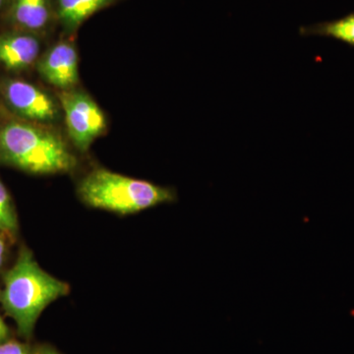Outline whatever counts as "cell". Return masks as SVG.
<instances>
[{
	"label": "cell",
	"mask_w": 354,
	"mask_h": 354,
	"mask_svg": "<svg viewBox=\"0 0 354 354\" xmlns=\"http://www.w3.org/2000/svg\"><path fill=\"white\" fill-rule=\"evenodd\" d=\"M68 292L69 286L44 272L31 251L23 247L4 277L0 301L7 315L15 321L18 334L29 339L41 312Z\"/></svg>",
	"instance_id": "6da1fadb"
},
{
	"label": "cell",
	"mask_w": 354,
	"mask_h": 354,
	"mask_svg": "<svg viewBox=\"0 0 354 354\" xmlns=\"http://www.w3.org/2000/svg\"><path fill=\"white\" fill-rule=\"evenodd\" d=\"M0 160L35 174L72 171L76 158L53 132L28 123H7L0 129Z\"/></svg>",
	"instance_id": "7a4b0ae2"
},
{
	"label": "cell",
	"mask_w": 354,
	"mask_h": 354,
	"mask_svg": "<svg viewBox=\"0 0 354 354\" xmlns=\"http://www.w3.org/2000/svg\"><path fill=\"white\" fill-rule=\"evenodd\" d=\"M88 206L127 215L177 200L176 189L99 169L88 174L78 187Z\"/></svg>",
	"instance_id": "3957f363"
},
{
	"label": "cell",
	"mask_w": 354,
	"mask_h": 354,
	"mask_svg": "<svg viewBox=\"0 0 354 354\" xmlns=\"http://www.w3.org/2000/svg\"><path fill=\"white\" fill-rule=\"evenodd\" d=\"M60 102L69 137L76 148L85 152L106 129L104 113L88 95L78 91H65Z\"/></svg>",
	"instance_id": "277c9868"
},
{
	"label": "cell",
	"mask_w": 354,
	"mask_h": 354,
	"mask_svg": "<svg viewBox=\"0 0 354 354\" xmlns=\"http://www.w3.org/2000/svg\"><path fill=\"white\" fill-rule=\"evenodd\" d=\"M4 97L13 111L27 120L51 122L59 115L55 100L32 84L8 81L4 85Z\"/></svg>",
	"instance_id": "5b68a950"
},
{
	"label": "cell",
	"mask_w": 354,
	"mask_h": 354,
	"mask_svg": "<svg viewBox=\"0 0 354 354\" xmlns=\"http://www.w3.org/2000/svg\"><path fill=\"white\" fill-rule=\"evenodd\" d=\"M38 71L44 80L62 90H69L79 80L78 53L69 41H59L39 60Z\"/></svg>",
	"instance_id": "8992f818"
},
{
	"label": "cell",
	"mask_w": 354,
	"mask_h": 354,
	"mask_svg": "<svg viewBox=\"0 0 354 354\" xmlns=\"http://www.w3.org/2000/svg\"><path fill=\"white\" fill-rule=\"evenodd\" d=\"M39 48L38 38L31 32L0 35V64L11 71L28 68L38 58Z\"/></svg>",
	"instance_id": "52a82bcc"
},
{
	"label": "cell",
	"mask_w": 354,
	"mask_h": 354,
	"mask_svg": "<svg viewBox=\"0 0 354 354\" xmlns=\"http://www.w3.org/2000/svg\"><path fill=\"white\" fill-rule=\"evenodd\" d=\"M9 17L22 32L44 31L50 24V0H11Z\"/></svg>",
	"instance_id": "ba28073f"
},
{
	"label": "cell",
	"mask_w": 354,
	"mask_h": 354,
	"mask_svg": "<svg viewBox=\"0 0 354 354\" xmlns=\"http://www.w3.org/2000/svg\"><path fill=\"white\" fill-rule=\"evenodd\" d=\"M114 1L116 0H57L58 18L67 32H74L91 16Z\"/></svg>",
	"instance_id": "9c48e42d"
},
{
	"label": "cell",
	"mask_w": 354,
	"mask_h": 354,
	"mask_svg": "<svg viewBox=\"0 0 354 354\" xmlns=\"http://www.w3.org/2000/svg\"><path fill=\"white\" fill-rule=\"evenodd\" d=\"M299 34L304 37H325L337 39L354 48V12L339 19L302 26Z\"/></svg>",
	"instance_id": "30bf717a"
},
{
	"label": "cell",
	"mask_w": 354,
	"mask_h": 354,
	"mask_svg": "<svg viewBox=\"0 0 354 354\" xmlns=\"http://www.w3.org/2000/svg\"><path fill=\"white\" fill-rule=\"evenodd\" d=\"M18 232V221L10 195L0 181V232L15 236Z\"/></svg>",
	"instance_id": "8fae6325"
},
{
	"label": "cell",
	"mask_w": 354,
	"mask_h": 354,
	"mask_svg": "<svg viewBox=\"0 0 354 354\" xmlns=\"http://www.w3.org/2000/svg\"><path fill=\"white\" fill-rule=\"evenodd\" d=\"M0 354H35V351L28 344L8 339L0 344Z\"/></svg>",
	"instance_id": "7c38bea8"
},
{
	"label": "cell",
	"mask_w": 354,
	"mask_h": 354,
	"mask_svg": "<svg viewBox=\"0 0 354 354\" xmlns=\"http://www.w3.org/2000/svg\"><path fill=\"white\" fill-rule=\"evenodd\" d=\"M35 354H62L57 351L55 346H50V344H39L34 349Z\"/></svg>",
	"instance_id": "4fadbf2b"
},
{
	"label": "cell",
	"mask_w": 354,
	"mask_h": 354,
	"mask_svg": "<svg viewBox=\"0 0 354 354\" xmlns=\"http://www.w3.org/2000/svg\"><path fill=\"white\" fill-rule=\"evenodd\" d=\"M4 236H6V234L0 232V269H1L6 259L7 243Z\"/></svg>",
	"instance_id": "5bb4252c"
},
{
	"label": "cell",
	"mask_w": 354,
	"mask_h": 354,
	"mask_svg": "<svg viewBox=\"0 0 354 354\" xmlns=\"http://www.w3.org/2000/svg\"><path fill=\"white\" fill-rule=\"evenodd\" d=\"M9 337H10V330L0 315V344L8 341Z\"/></svg>",
	"instance_id": "9a60e30c"
},
{
	"label": "cell",
	"mask_w": 354,
	"mask_h": 354,
	"mask_svg": "<svg viewBox=\"0 0 354 354\" xmlns=\"http://www.w3.org/2000/svg\"><path fill=\"white\" fill-rule=\"evenodd\" d=\"M6 0H0V10H1L2 7L6 4Z\"/></svg>",
	"instance_id": "2e32d148"
}]
</instances>
